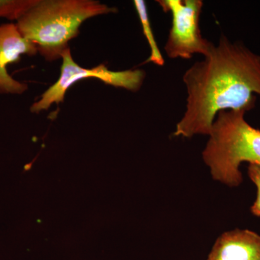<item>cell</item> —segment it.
<instances>
[{
    "mask_svg": "<svg viewBox=\"0 0 260 260\" xmlns=\"http://www.w3.org/2000/svg\"><path fill=\"white\" fill-rule=\"evenodd\" d=\"M204 57L183 76L186 111L174 136L209 135L219 112H249L255 107V94L260 95V56L222 35Z\"/></svg>",
    "mask_w": 260,
    "mask_h": 260,
    "instance_id": "obj_1",
    "label": "cell"
},
{
    "mask_svg": "<svg viewBox=\"0 0 260 260\" xmlns=\"http://www.w3.org/2000/svg\"><path fill=\"white\" fill-rule=\"evenodd\" d=\"M116 12V8L95 0H37L15 25L46 60L53 61L70 48L68 44L78 37L83 22Z\"/></svg>",
    "mask_w": 260,
    "mask_h": 260,
    "instance_id": "obj_2",
    "label": "cell"
},
{
    "mask_svg": "<svg viewBox=\"0 0 260 260\" xmlns=\"http://www.w3.org/2000/svg\"><path fill=\"white\" fill-rule=\"evenodd\" d=\"M245 111H222L212 126L203 159L215 180L237 187L242 183L241 164L260 166V129L246 121Z\"/></svg>",
    "mask_w": 260,
    "mask_h": 260,
    "instance_id": "obj_3",
    "label": "cell"
},
{
    "mask_svg": "<svg viewBox=\"0 0 260 260\" xmlns=\"http://www.w3.org/2000/svg\"><path fill=\"white\" fill-rule=\"evenodd\" d=\"M61 59L62 64L59 79L42 94L37 102L32 104L30 109L32 113L39 114L42 111L48 110L52 104L58 105L64 102L68 89L81 80L95 78L107 85L132 91L139 90L145 80V73L141 70L112 71L104 64L91 69L82 68L73 59L70 48L62 53Z\"/></svg>",
    "mask_w": 260,
    "mask_h": 260,
    "instance_id": "obj_4",
    "label": "cell"
},
{
    "mask_svg": "<svg viewBox=\"0 0 260 260\" xmlns=\"http://www.w3.org/2000/svg\"><path fill=\"white\" fill-rule=\"evenodd\" d=\"M165 13L172 14V27L164 50L172 59H191L194 54L206 56L213 43L204 39L200 28L202 0H158Z\"/></svg>",
    "mask_w": 260,
    "mask_h": 260,
    "instance_id": "obj_5",
    "label": "cell"
},
{
    "mask_svg": "<svg viewBox=\"0 0 260 260\" xmlns=\"http://www.w3.org/2000/svg\"><path fill=\"white\" fill-rule=\"evenodd\" d=\"M37 47L20 34L13 23L0 25V93L21 95L28 89L26 83L14 79L8 65L18 63L22 55L34 56Z\"/></svg>",
    "mask_w": 260,
    "mask_h": 260,
    "instance_id": "obj_6",
    "label": "cell"
},
{
    "mask_svg": "<svg viewBox=\"0 0 260 260\" xmlns=\"http://www.w3.org/2000/svg\"><path fill=\"white\" fill-rule=\"evenodd\" d=\"M208 260H260V235L248 229H234L217 239Z\"/></svg>",
    "mask_w": 260,
    "mask_h": 260,
    "instance_id": "obj_7",
    "label": "cell"
},
{
    "mask_svg": "<svg viewBox=\"0 0 260 260\" xmlns=\"http://www.w3.org/2000/svg\"><path fill=\"white\" fill-rule=\"evenodd\" d=\"M134 5L135 9H136L138 15H139L143 34H144L150 48V55L146 62H153L155 64L158 65V66H164L165 60H164V56L160 53L158 44H157L155 37H154L151 24H150V20H149L148 10H147L145 2L143 0H135Z\"/></svg>",
    "mask_w": 260,
    "mask_h": 260,
    "instance_id": "obj_8",
    "label": "cell"
},
{
    "mask_svg": "<svg viewBox=\"0 0 260 260\" xmlns=\"http://www.w3.org/2000/svg\"><path fill=\"white\" fill-rule=\"evenodd\" d=\"M37 0H0V18L18 20Z\"/></svg>",
    "mask_w": 260,
    "mask_h": 260,
    "instance_id": "obj_9",
    "label": "cell"
},
{
    "mask_svg": "<svg viewBox=\"0 0 260 260\" xmlns=\"http://www.w3.org/2000/svg\"><path fill=\"white\" fill-rule=\"evenodd\" d=\"M248 176L256 188V198L251 205V213L254 216L260 217V166L249 164L248 167Z\"/></svg>",
    "mask_w": 260,
    "mask_h": 260,
    "instance_id": "obj_10",
    "label": "cell"
}]
</instances>
